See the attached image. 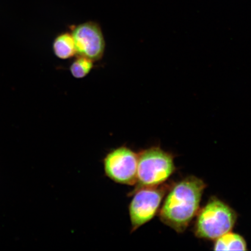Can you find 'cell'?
I'll use <instances>...</instances> for the list:
<instances>
[{
  "instance_id": "1",
  "label": "cell",
  "mask_w": 251,
  "mask_h": 251,
  "mask_svg": "<svg viewBox=\"0 0 251 251\" xmlns=\"http://www.w3.org/2000/svg\"><path fill=\"white\" fill-rule=\"evenodd\" d=\"M206 187L202 180L193 176L173 183L159 211L163 224L178 233L186 230L199 211Z\"/></svg>"
},
{
  "instance_id": "2",
  "label": "cell",
  "mask_w": 251,
  "mask_h": 251,
  "mask_svg": "<svg viewBox=\"0 0 251 251\" xmlns=\"http://www.w3.org/2000/svg\"><path fill=\"white\" fill-rule=\"evenodd\" d=\"M194 233L202 239L215 240L232 230L237 214L223 201L212 197L197 215Z\"/></svg>"
},
{
  "instance_id": "3",
  "label": "cell",
  "mask_w": 251,
  "mask_h": 251,
  "mask_svg": "<svg viewBox=\"0 0 251 251\" xmlns=\"http://www.w3.org/2000/svg\"><path fill=\"white\" fill-rule=\"evenodd\" d=\"M176 170L174 157L159 147L138 153L136 187L155 186L165 183Z\"/></svg>"
},
{
  "instance_id": "4",
  "label": "cell",
  "mask_w": 251,
  "mask_h": 251,
  "mask_svg": "<svg viewBox=\"0 0 251 251\" xmlns=\"http://www.w3.org/2000/svg\"><path fill=\"white\" fill-rule=\"evenodd\" d=\"M172 184L164 183L158 186L135 188L128 207L131 233L155 217Z\"/></svg>"
},
{
  "instance_id": "5",
  "label": "cell",
  "mask_w": 251,
  "mask_h": 251,
  "mask_svg": "<svg viewBox=\"0 0 251 251\" xmlns=\"http://www.w3.org/2000/svg\"><path fill=\"white\" fill-rule=\"evenodd\" d=\"M105 174L119 184L133 186L137 182L138 153L126 146L112 150L103 159Z\"/></svg>"
},
{
  "instance_id": "6",
  "label": "cell",
  "mask_w": 251,
  "mask_h": 251,
  "mask_svg": "<svg viewBox=\"0 0 251 251\" xmlns=\"http://www.w3.org/2000/svg\"><path fill=\"white\" fill-rule=\"evenodd\" d=\"M76 46L77 55L85 56L94 62L104 55L106 43L103 31L99 23L88 21L71 26Z\"/></svg>"
},
{
  "instance_id": "7",
  "label": "cell",
  "mask_w": 251,
  "mask_h": 251,
  "mask_svg": "<svg viewBox=\"0 0 251 251\" xmlns=\"http://www.w3.org/2000/svg\"><path fill=\"white\" fill-rule=\"evenodd\" d=\"M52 51L56 57L67 60L77 55L76 46L71 31L59 33L52 42Z\"/></svg>"
},
{
  "instance_id": "8",
  "label": "cell",
  "mask_w": 251,
  "mask_h": 251,
  "mask_svg": "<svg viewBox=\"0 0 251 251\" xmlns=\"http://www.w3.org/2000/svg\"><path fill=\"white\" fill-rule=\"evenodd\" d=\"M213 244L215 251H246V241L240 234L228 232L216 238Z\"/></svg>"
},
{
  "instance_id": "9",
  "label": "cell",
  "mask_w": 251,
  "mask_h": 251,
  "mask_svg": "<svg viewBox=\"0 0 251 251\" xmlns=\"http://www.w3.org/2000/svg\"><path fill=\"white\" fill-rule=\"evenodd\" d=\"M94 62L85 56L77 55L71 62L70 71L72 76L77 79L86 77L94 67Z\"/></svg>"
}]
</instances>
